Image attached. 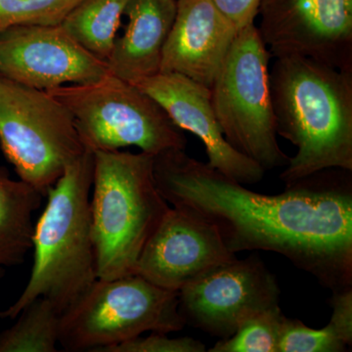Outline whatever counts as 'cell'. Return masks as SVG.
<instances>
[{
	"label": "cell",
	"mask_w": 352,
	"mask_h": 352,
	"mask_svg": "<svg viewBox=\"0 0 352 352\" xmlns=\"http://www.w3.org/2000/svg\"><path fill=\"white\" fill-rule=\"evenodd\" d=\"M157 189L171 207L215 227L233 254L276 252L332 293L352 289L351 179L319 173L278 195L245 188L185 150L155 156Z\"/></svg>",
	"instance_id": "cell-1"
},
{
	"label": "cell",
	"mask_w": 352,
	"mask_h": 352,
	"mask_svg": "<svg viewBox=\"0 0 352 352\" xmlns=\"http://www.w3.org/2000/svg\"><path fill=\"white\" fill-rule=\"evenodd\" d=\"M277 135L296 147L286 185L328 170H352V72L305 57L276 58L270 72Z\"/></svg>",
	"instance_id": "cell-2"
},
{
	"label": "cell",
	"mask_w": 352,
	"mask_h": 352,
	"mask_svg": "<svg viewBox=\"0 0 352 352\" xmlns=\"http://www.w3.org/2000/svg\"><path fill=\"white\" fill-rule=\"evenodd\" d=\"M94 168V153L87 150L48 190L47 204L34 224L31 276L0 318H17L39 298H48L63 314L96 281L90 214Z\"/></svg>",
	"instance_id": "cell-3"
},
{
	"label": "cell",
	"mask_w": 352,
	"mask_h": 352,
	"mask_svg": "<svg viewBox=\"0 0 352 352\" xmlns=\"http://www.w3.org/2000/svg\"><path fill=\"white\" fill-rule=\"evenodd\" d=\"M90 198L97 279L135 272L141 252L170 206L157 189L154 155L97 151Z\"/></svg>",
	"instance_id": "cell-4"
},
{
	"label": "cell",
	"mask_w": 352,
	"mask_h": 352,
	"mask_svg": "<svg viewBox=\"0 0 352 352\" xmlns=\"http://www.w3.org/2000/svg\"><path fill=\"white\" fill-rule=\"evenodd\" d=\"M46 91L71 113L88 151H117L134 146L157 156L186 148L184 132L155 99L111 74L96 82Z\"/></svg>",
	"instance_id": "cell-5"
},
{
	"label": "cell",
	"mask_w": 352,
	"mask_h": 352,
	"mask_svg": "<svg viewBox=\"0 0 352 352\" xmlns=\"http://www.w3.org/2000/svg\"><path fill=\"white\" fill-rule=\"evenodd\" d=\"M177 292L139 275L96 281L62 314L59 344L65 351L105 352L146 332L185 327Z\"/></svg>",
	"instance_id": "cell-6"
},
{
	"label": "cell",
	"mask_w": 352,
	"mask_h": 352,
	"mask_svg": "<svg viewBox=\"0 0 352 352\" xmlns=\"http://www.w3.org/2000/svg\"><path fill=\"white\" fill-rule=\"evenodd\" d=\"M271 57L258 27L243 28L210 88L215 117L227 142L265 171L286 166L289 160L278 144Z\"/></svg>",
	"instance_id": "cell-7"
},
{
	"label": "cell",
	"mask_w": 352,
	"mask_h": 352,
	"mask_svg": "<svg viewBox=\"0 0 352 352\" xmlns=\"http://www.w3.org/2000/svg\"><path fill=\"white\" fill-rule=\"evenodd\" d=\"M0 146L20 179L43 197L87 151L73 117L57 99L2 75Z\"/></svg>",
	"instance_id": "cell-8"
},
{
	"label": "cell",
	"mask_w": 352,
	"mask_h": 352,
	"mask_svg": "<svg viewBox=\"0 0 352 352\" xmlns=\"http://www.w3.org/2000/svg\"><path fill=\"white\" fill-rule=\"evenodd\" d=\"M185 325L226 340L252 314L280 302L276 278L258 256L217 266L178 292Z\"/></svg>",
	"instance_id": "cell-9"
},
{
	"label": "cell",
	"mask_w": 352,
	"mask_h": 352,
	"mask_svg": "<svg viewBox=\"0 0 352 352\" xmlns=\"http://www.w3.org/2000/svg\"><path fill=\"white\" fill-rule=\"evenodd\" d=\"M259 36L271 56L352 72V0H263Z\"/></svg>",
	"instance_id": "cell-10"
},
{
	"label": "cell",
	"mask_w": 352,
	"mask_h": 352,
	"mask_svg": "<svg viewBox=\"0 0 352 352\" xmlns=\"http://www.w3.org/2000/svg\"><path fill=\"white\" fill-rule=\"evenodd\" d=\"M110 74L107 62L76 43L61 25H22L0 32V75L50 90L88 85Z\"/></svg>",
	"instance_id": "cell-11"
},
{
	"label": "cell",
	"mask_w": 352,
	"mask_h": 352,
	"mask_svg": "<svg viewBox=\"0 0 352 352\" xmlns=\"http://www.w3.org/2000/svg\"><path fill=\"white\" fill-rule=\"evenodd\" d=\"M235 258L214 226L170 206L143 248L134 274L178 293L208 271Z\"/></svg>",
	"instance_id": "cell-12"
},
{
	"label": "cell",
	"mask_w": 352,
	"mask_h": 352,
	"mask_svg": "<svg viewBox=\"0 0 352 352\" xmlns=\"http://www.w3.org/2000/svg\"><path fill=\"white\" fill-rule=\"evenodd\" d=\"M132 85L155 99L183 131L197 136L208 164L242 184H256L265 170L227 142L212 107L210 88L175 73H159Z\"/></svg>",
	"instance_id": "cell-13"
},
{
	"label": "cell",
	"mask_w": 352,
	"mask_h": 352,
	"mask_svg": "<svg viewBox=\"0 0 352 352\" xmlns=\"http://www.w3.org/2000/svg\"><path fill=\"white\" fill-rule=\"evenodd\" d=\"M238 32L212 0H176L160 73L179 74L212 87Z\"/></svg>",
	"instance_id": "cell-14"
},
{
	"label": "cell",
	"mask_w": 352,
	"mask_h": 352,
	"mask_svg": "<svg viewBox=\"0 0 352 352\" xmlns=\"http://www.w3.org/2000/svg\"><path fill=\"white\" fill-rule=\"evenodd\" d=\"M126 31L115 39L111 75L135 83L161 72L163 51L176 15V0H129Z\"/></svg>",
	"instance_id": "cell-15"
},
{
	"label": "cell",
	"mask_w": 352,
	"mask_h": 352,
	"mask_svg": "<svg viewBox=\"0 0 352 352\" xmlns=\"http://www.w3.org/2000/svg\"><path fill=\"white\" fill-rule=\"evenodd\" d=\"M44 197L23 180H14L0 168V267L24 263L31 251L34 212Z\"/></svg>",
	"instance_id": "cell-16"
},
{
	"label": "cell",
	"mask_w": 352,
	"mask_h": 352,
	"mask_svg": "<svg viewBox=\"0 0 352 352\" xmlns=\"http://www.w3.org/2000/svg\"><path fill=\"white\" fill-rule=\"evenodd\" d=\"M332 316L326 327H307L285 316L278 352H342L352 344V289L333 293Z\"/></svg>",
	"instance_id": "cell-17"
},
{
	"label": "cell",
	"mask_w": 352,
	"mask_h": 352,
	"mask_svg": "<svg viewBox=\"0 0 352 352\" xmlns=\"http://www.w3.org/2000/svg\"><path fill=\"white\" fill-rule=\"evenodd\" d=\"M127 1L82 0L61 25L88 52L107 62Z\"/></svg>",
	"instance_id": "cell-18"
},
{
	"label": "cell",
	"mask_w": 352,
	"mask_h": 352,
	"mask_svg": "<svg viewBox=\"0 0 352 352\" xmlns=\"http://www.w3.org/2000/svg\"><path fill=\"white\" fill-rule=\"evenodd\" d=\"M15 325L0 333V352H56L62 314L51 300L36 298Z\"/></svg>",
	"instance_id": "cell-19"
},
{
	"label": "cell",
	"mask_w": 352,
	"mask_h": 352,
	"mask_svg": "<svg viewBox=\"0 0 352 352\" xmlns=\"http://www.w3.org/2000/svg\"><path fill=\"white\" fill-rule=\"evenodd\" d=\"M285 315L277 307L259 311L240 324L235 333L208 352H278Z\"/></svg>",
	"instance_id": "cell-20"
},
{
	"label": "cell",
	"mask_w": 352,
	"mask_h": 352,
	"mask_svg": "<svg viewBox=\"0 0 352 352\" xmlns=\"http://www.w3.org/2000/svg\"><path fill=\"white\" fill-rule=\"evenodd\" d=\"M82 0H0V32L22 25H61Z\"/></svg>",
	"instance_id": "cell-21"
},
{
	"label": "cell",
	"mask_w": 352,
	"mask_h": 352,
	"mask_svg": "<svg viewBox=\"0 0 352 352\" xmlns=\"http://www.w3.org/2000/svg\"><path fill=\"white\" fill-rule=\"evenodd\" d=\"M168 333H152L147 337L127 340L105 352H204L207 347L192 338H168Z\"/></svg>",
	"instance_id": "cell-22"
},
{
	"label": "cell",
	"mask_w": 352,
	"mask_h": 352,
	"mask_svg": "<svg viewBox=\"0 0 352 352\" xmlns=\"http://www.w3.org/2000/svg\"><path fill=\"white\" fill-rule=\"evenodd\" d=\"M263 0H212L220 12L230 21L238 31L254 24Z\"/></svg>",
	"instance_id": "cell-23"
},
{
	"label": "cell",
	"mask_w": 352,
	"mask_h": 352,
	"mask_svg": "<svg viewBox=\"0 0 352 352\" xmlns=\"http://www.w3.org/2000/svg\"><path fill=\"white\" fill-rule=\"evenodd\" d=\"M3 275H4L3 267H0V280L2 279V277H3Z\"/></svg>",
	"instance_id": "cell-24"
}]
</instances>
